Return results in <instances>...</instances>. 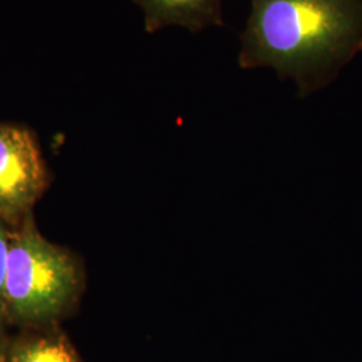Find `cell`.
I'll return each instance as SVG.
<instances>
[{"label": "cell", "instance_id": "cell-1", "mask_svg": "<svg viewBox=\"0 0 362 362\" xmlns=\"http://www.w3.org/2000/svg\"><path fill=\"white\" fill-rule=\"evenodd\" d=\"M238 66L272 69L308 98L362 52V0H250Z\"/></svg>", "mask_w": 362, "mask_h": 362}, {"label": "cell", "instance_id": "cell-2", "mask_svg": "<svg viewBox=\"0 0 362 362\" xmlns=\"http://www.w3.org/2000/svg\"><path fill=\"white\" fill-rule=\"evenodd\" d=\"M85 286L81 262L42 236L33 216L11 228L4 279L6 324L21 329L58 325Z\"/></svg>", "mask_w": 362, "mask_h": 362}, {"label": "cell", "instance_id": "cell-3", "mask_svg": "<svg viewBox=\"0 0 362 362\" xmlns=\"http://www.w3.org/2000/svg\"><path fill=\"white\" fill-rule=\"evenodd\" d=\"M49 180L35 134L26 127L0 122V219L15 228L33 216Z\"/></svg>", "mask_w": 362, "mask_h": 362}, {"label": "cell", "instance_id": "cell-4", "mask_svg": "<svg viewBox=\"0 0 362 362\" xmlns=\"http://www.w3.org/2000/svg\"><path fill=\"white\" fill-rule=\"evenodd\" d=\"M144 13V28L155 34L167 27H182L197 34L208 27H224L223 0H133Z\"/></svg>", "mask_w": 362, "mask_h": 362}, {"label": "cell", "instance_id": "cell-5", "mask_svg": "<svg viewBox=\"0 0 362 362\" xmlns=\"http://www.w3.org/2000/svg\"><path fill=\"white\" fill-rule=\"evenodd\" d=\"M6 362H83L58 325L22 329L7 339Z\"/></svg>", "mask_w": 362, "mask_h": 362}, {"label": "cell", "instance_id": "cell-6", "mask_svg": "<svg viewBox=\"0 0 362 362\" xmlns=\"http://www.w3.org/2000/svg\"><path fill=\"white\" fill-rule=\"evenodd\" d=\"M11 228L0 219V333L6 336V317H4V279L7 272V262L10 252ZM7 337V336H6Z\"/></svg>", "mask_w": 362, "mask_h": 362}, {"label": "cell", "instance_id": "cell-7", "mask_svg": "<svg viewBox=\"0 0 362 362\" xmlns=\"http://www.w3.org/2000/svg\"><path fill=\"white\" fill-rule=\"evenodd\" d=\"M8 337L3 336L0 333V362H6V344Z\"/></svg>", "mask_w": 362, "mask_h": 362}]
</instances>
